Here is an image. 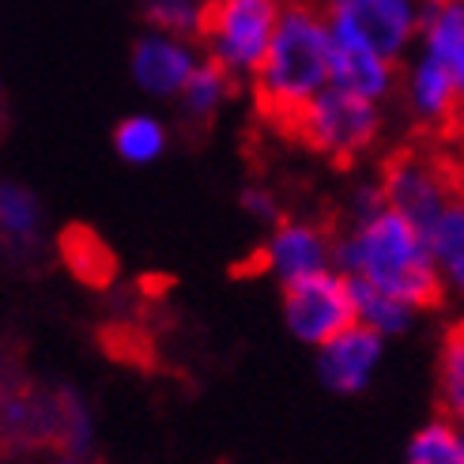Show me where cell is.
Here are the masks:
<instances>
[{"instance_id": "d6986e66", "label": "cell", "mask_w": 464, "mask_h": 464, "mask_svg": "<svg viewBox=\"0 0 464 464\" xmlns=\"http://www.w3.org/2000/svg\"><path fill=\"white\" fill-rule=\"evenodd\" d=\"M430 249H434L438 272H442L450 295L464 298V193L453 200V208L430 230Z\"/></svg>"}, {"instance_id": "4fadbf2b", "label": "cell", "mask_w": 464, "mask_h": 464, "mask_svg": "<svg viewBox=\"0 0 464 464\" xmlns=\"http://www.w3.org/2000/svg\"><path fill=\"white\" fill-rule=\"evenodd\" d=\"M420 50L450 64L460 99V125H464V0H423Z\"/></svg>"}, {"instance_id": "2e32d148", "label": "cell", "mask_w": 464, "mask_h": 464, "mask_svg": "<svg viewBox=\"0 0 464 464\" xmlns=\"http://www.w3.org/2000/svg\"><path fill=\"white\" fill-rule=\"evenodd\" d=\"M170 148V129L155 113H129L113 129V151L129 167H151Z\"/></svg>"}, {"instance_id": "6da1fadb", "label": "cell", "mask_w": 464, "mask_h": 464, "mask_svg": "<svg viewBox=\"0 0 464 464\" xmlns=\"http://www.w3.org/2000/svg\"><path fill=\"white\" fill-rule=\"evenodd\" d=\"M336 268L347 280H362L401 298L415 314L442 310L450 295L430 238L392 208L366 219H343L336 227Z\"/></svg>"}, {"instance_id": "7402d4cb", "label": "cell", "mask_w": 464, "mask_h": 464, "mask_svg": "<svg viewBox=\"0 0 464 464\" xmlns=\"http://www.w3.org/2000/svg\"><path fill=\"white\" fill-rule=\"evenodd\" d=\"M208 12H212V0H144V8H140L148 31H162V34L189 38V42L204 38Z\"/></svg>"}, {"instance_id": "9c48e42d", "label": "cell", "mask_w": 464, "mask_h": 464, "mask_svg": "<svg viewBox=\"0 0 464 464\" xmlns=\"http://www.w3.org/2000/svg\"><path fill=\"white\" fill-rule=\"evenodd\" d=\"M408 118L423 132H450L460 125V99L453 72L442 57L415 45V53L401 64V91Z\"/></svg>"}, {"instance_id": "5b68a950", "label": "cell", "mask_w": 464, "mask_h": 464, "mask_svg": "<svg viewBox=\"0 0 464 464\" xmlns=\"http://www.w3.org/2000/svg\"><path fill=\"white\" fill-rule=\"evenodd\" d=\"M333 38L404 64L423 31V0H321Z\"/></svg>"}, {"instance_id": "603a6c76", "label": "cell", "mask_w": 464, "mask_h": 464, "mask_svg": "<svg viewBox=\"0 0 464 464\" xmlns=\"http://www.w3.org/2000/svg\"><path fill=\"white\" fill-rule=\"evenodd\" d=\"M57 442L68 457H87L95 450V420L80 397H57Z\"/></svg>"}, {"instance_id": "9a60e30c", "label": "cell", "mask_w": 464, "mask_h": 464, "mask_svg": "<svg viewBox=\"0 0 464 464\" xmlns=\"http://www.w3.org/2000/svg\"><path fill=\"white\" fill-rule=\"evenodd\" d=\"M42 238V204L19 181H0V242L31 249Z\"/></svg>"}, {"instance_id": "7a4b0ae2", "label": "cell", "mask_w": 464, "mask_h": 464, "mask_svg": "<svg viewBox=\"0 0 464 464\" xmlns=\"http://www.w3.org/2000/svg\"><path fill=\"white\" fill-rule=\"evenodd\" d=\"M333 83V27L321 0H284L280 23L268 42V53L253 76V95L261 113L287 129L317 91Z\"/></svg>"}, {"instance_id": "cb8c5ba5", "label": "cell", "mask_w": 464, "mask_h": 464, "mask_svg": "<svg viewBox=\"0 0 464 464\" xmlns=\"http://www.w3.org/2000/svg\"><path fill=\"white\" fill-rule=\"evenodd\" d=\"M242 212L249 219L272 227V223L284 219V204H280V197L268 189V185H246V189H242Z\"/></svg>"}, {"instance_id": "5bb4252c", "label": "cell", "mask_w": 464, "mask_h": 464, "mask_svg": "<svg viewBox=\"0 0 464 464\" xmlns=\"http://www.w3.org/2000/svg\"><path fill=\"white\" fill-rule=\"evenodd\" d=\"M235 91H238V80L230 76L223 64H216L212 57L204 53V61H200V68L193 72V80L185 83V91L174 99L178 121L185 129H208V125L219 118V110L230 102Z\"/></svg>"}, {"instance_id": "ba28073f", "label": "cell", "mask_w": 464, "mask_h": 464, "mask_svg": "<svg viewBox=\"0 0 464 464\" xmlns=\"http://www.w3.org/2000/svg\"><path fill=\"white\" fill-rule=\"evenodd\" d=\"M257 253H261L257 268H265L284 287V284L303 280V276L336 268V227L284 216L280 223H272L268 238Z\"/></svg>"}, {"instance_id": "277c9868", "label": "cell", "mask_w": 464, "mask_h": 464, "mask_svg": "<svg viewBox=\"0 0 464 464\" xmlns=\"http://www.w3.org/2000/svg\"><path fill=\"white\" fill-rule=\"evenodd\" d=\"M378 181H382L385 204L392 208V212H401L404 219H411L427 238L438 227V219L453 208V200L464 193V185L450 170V162L438 159L430 148L392 151L382 162Z\"/></svg>"}, {"instance_id": "30bf717a", "label": "cell", "mask_w": 464, "mask_h": 464, "mask_svg": "<svg viewBox=\"0 0 464 464\" xmlns=\"http://www.w3.org/2000/svg\"><path fill=\"white\" fill-rule=\"evenodd\" d=\"M204 61V45L162 31H144L129 50V76L151 99L174 102Z\"/></svg>"}, {"instance_id": "52a82bcc", "label": "cell", "mask_w": 464, "mask_h": 464, "mask_svg": "<svg viewBox=\"0 0 464 464\" xmlns=\"http://www.w3.org/2000/svg\"><path fill=\"white\" fill-rule=\"evenodd\" d=\"M280 291H284V324L306 347H321L324 340H333L347 324L359 321L352 280L340 268L303 276L295 284H284Z\"/></svg>"}, {"instance_id": "ac0fdd59", "label": "cell", "mask_w": 464, "mask_h": 464, "mask_svg": "<svg viewBox=\"0 0 464 464\" xmlns=\"http://www.w3.org/2000/svg\"><path fill=\"white\" fill-rule=\"evenodd\" d=\"M404 464H464V430L438 411L411 434L404 450Z\"/></svg>"}, {"instance_id": "7c38bea8", "label": "cell", "mask_w": 464, "mask_h": 464, "mask_svg": "<svg viewBox=\"0 0 464 464\" xmlns=\"http://www.w3.org/2000/svg\"><path fill=\"white\" fill-rule=\"evenodd\" d=\"M333 83L352 91V95H362L370 102L385 106L401 91V64L333 38Z\"/></svg>"}, {"instance_id": "8992f818", "label": "cell", "mask_w": 464, "mask_h": 464, "mask_svg": "<svg viewBox=\"0 0 464 464\" xmlns=\"http://www.w3.org/2000/svg\"><path fill=\"white\" fill-rule=\"evenodd\" d=\"M284 0H212L204 27V53L223 64L238 83L257 76L268 42L280 23Z\"/></svg>"}, {"instance_id": "3957f363", "label": "cell", "mask_w": 464, "mask_h": 464, "mask_svg": "<svg viewBox=\"0 0 464 464\" xmlns=\"http://www.w3.org/2000/svg\"><path fill=\"white\" fill-rule=\"evenodd\" d=\"M382 129H385L382 102H370L329 83L295 113V121L284 132L295 136L306 151L336 162V167H352V162L366 159L378 148Z\"/></svg>"}, {"instance_id": "44dd1931", "label": "cell", "mask_w": 464, "mask_h": 464, "mask_svg": "<svg viewBox=\"0 0 464 464\" xmlns=\"http://www.w3.org/2000/svg\"><path fill=\"white\" fill-rule=\"evenodd\" d=\"M352 295H355V314H359V321L370 324L374 333H382L385 340L404 336L411 324H415V317H420L411 306H404L401 298H392V295L370 287V284H362V280H352Z\"/></svg>"}, {"instance_id": "8fae6325", "label": "cell", "mask_w": 464, "mask_h": 464, "mask_svg": "<svg viewBox=\"0 0 464 464\" xmlns=\"http://www.w3.org/2000/svg\"><path fill=\"white\" fill-rule=\"evenodd\" d=\"M385 355V336L355 321L317 347V378L336 397H355L374 382Z\"/></svg>"}, {"instance_id": "e0dca14e", "label": "cell", "mask_w": 464, "mask_h": 464, "mask_svg": "<svg viewBox=\"0 0 464 464\" xmlns=\"http://www.w3.org/2000/svg\"><path fill=\"white\" fill-rule=\"evenodd\" d=\"M438 411L464 430V321H453L438 347Z\"/></svg>"}, {"instance_id": "ffe728a7", "label": "cell", "mask_w": 464, "mask_h": 464, "mask_svg": "<svg viewBox=\"0 0 464 464\" xmlns=\"http://www.w3.org/2000/svg\"><path fill=\"white\" fill-rule=\"evenodd\" d=\"M61 253H64V265L68 272L76 276L80 284L87 287H106L113 280V253L91 235V230L83 227H72V230H64L61 235Z\"/></svg>"}]
</instances>
